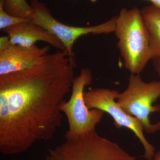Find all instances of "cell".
Segmentation results:
<instances>
[{
	"label": "cell",
	"instance_id": "obj_1",
	"mask_svg": "<svg viewBox=\"0 0 160 160\" xmlns=\"http://www.w3.org/2000/svg\"><path fill=\"white\" fill-rule=\"evenodd\" d=\"M74 58L66 50L43 56L27 69L0 76V152L18 154L54 136L71 91Z\"/></svg>",
	"mask_w": 160,
	"mask_h": 160
},
{
	"label": "cell",
	"instance_id": "obj_2",
	"mask_svg": "<svg viewBox=\"0 0 160 160\" xmlns=\"http://www.w3.org/2000/svg\"><path fill=\"white\" fill-rule=\"evenodd\" d=\"M116 36L125 67L132 74H139L151 59L150 37L141 10L122 9L117 16Z\"/></svg>",
	"mask_w": 160,
	"mask_h": 160
},
{
	"label": "cell",
	"instance_id": "obj_3",
	"mask_svg": "<svg viewBox=\"0 0 160 160\" xmlns=\"http://www.w3.org/2000/svg\"><path fill=\"white\" fill-rule=\"evenodd\" d=\"M45 160H136V158L95 130L48 149Z\"/></svg>",
	"mask_w": 160,
	"mask_h": 160
},
{
	"label": "cell",
	"instance_id": "obj_4",
	"mask_svg": "<svg viewBox=\"0 0 160 160\" xmlns=\"http://www.w3.org/2000/svg\"><path fill=\"white\" fill-rule=\"evenodd\" d=\"M92 78L90 69H82L73 80L70 98L65 100L60 107L68 120L69 127L65 135L66 140L77 138L94 131L102 119L105 112L99 109H89L84 99L85 87L91 84Z\"/></svg>",
	"mask_w": 160,
	"mask_h": 160
},
{
	"label": "cell",
	"instance_id": "obj_5",
	"mask_svg": "<svg viewBox=\"0 0 160 160\" xmlns=\"http://www.w3.org/2000/svg\"><path fill=\"white\" fill-rule=\"evenodd\" d=\"M160 98V81L146 82L139 74H131L126 90L119 93L116 101L127 114L137 118L144 131L152 134L160 130V121L152 124L150 114L160 112V105L153 103Z\"/></svg>",
	"mask_w": 160,
	"mask_h": 160
},
{
	"label": "cell",
	"instance_id": "obj_6",
	"mask_svg": "<svg viewBox=\"0 0 160 160\" xmlns=\"http://www.w3.org/2000/svg\"><path fill=\"white\" fill-rule=\"evenodd\" d=\"M119 93L116 89L94 88L84 92V99L89 109H100L111 116L117 128L124 127L132 131L142 145L143 157L146 160H152L156 153L155 148L145 136L143 126L139 120L127 114L116 101Z\"/></svg>",
	"mask_w": 160,
	"mask_h": 160
},
{
	"label": "cell",
	"instance_id": "obj_7",
	"mask_svg": "<svg viewBox=\"0 0 160 160\" xmlns=\"http://www.w3.org/2000/svg\"><path fill=\"white\" fill-rule=\"evenodd\" d=\"M30 5L33 9L32 22L56 37L71 57L74 58L72 48L75 42L80 37L89 34H108L114 32L115 30L117 16L97 26L76 27L60 22L52 17L45 4L38 0H31Z\"/></svg>",
	"mask_w": 160,
	"mask_h": 160
},
{
	"label": "cell",
	"instance_id": "obj_8",
	"mask_svg": "<svg viewBox=\"0 0 160 160\" xmlns=\"http://www.w3.org/2000/svg\"><path fill=\"white\" fill-rule=\"evenodd\" d=\"M49 49V46L39 47L34 45L26 47L12 44L0 51V76L29 68L48 53Z\"/></svg>",
	"mask_w": 160,
	"mask_h": 160
},
{
	"label": "cell",
	"instance_id": "obj_9",
	"mask_svg": "<svg viewBox=\"0 0 160 160\" xmlns=\"http://www.w3.org/2000/svg\"><path fill=\"white\" fill-rule=\"evenodd\" d=\"M12 45L29 47L38 41L49 43L59 50H66L59 39L41 26L31 22L19 23L3 30Z\"/></svg>",
	"mask_w": 160,
	"mask_h": 160
},
{
	"label": "cell",
	"instance_id": "obj_10",
	"mask_svg": "<svg viewBox=\"0 0 160 160\" xmlns=\"http://www.w3.org/2000/svg\"><path fill=\"white\" fill-rule=\"evenodd\" d=\"M143 21L150 37L149 48L152 59L160 58V9L153 5L141 10Z\"/></svg>",
	"mask_w": 160,
	"mask_h": 160
},
{
	"label": "cell",
	"instance_id": "obj_11",
	"mask_svg": "<svg viewBox=\"0 0 160 160\" xmlns=\"http://www.w3.org/2000/svg\"><path fill=\"white\" fill-rule=\"evenodd\" d=\"M4 9L15 17L31 19L33 15V9L26 0H4Z\"/></svg>",
	"mask_w": 160,
	"mask_h": 160
},
{
	"label": "cell",
	"instance_id": "obj_12",
	"mask_svg": "<svg viewBox=\"0 0 160 160\" xmlns=\"http://www.w3.org/2000/svg\"><path fill=\"white\" fill-rule=\"evenodd\" d=\"M31 21V19L15 17L8 14L4 9V0H0V29L1 30H4L19 23L29 22Z\"/></svg>",
	"mask_w": 160,
	"mask_h": 160
},
{
	"label": "cell",
	"instance_id": "obj_13",
	"mask_svg": "<svg viewBox=\"0 0 160 160\" xmlns=\"http://www.w3.org/2000/svg\"><path fill=\"white\" fill-rule=\"evenodd\" d=\"M12 45L9 38L7 36L0 38V51L7 49Z\"/></svg>",
	"mask_w": 160,
	"mask_h": 160
},
{
	"label": "cell",
	"instance_id": "obj_14",
	"mask_svg": "<svg viewBox=\"0 0 160 160\" xmlns=\"http://www.w3.org/2000/svg\"><path fill=\"white\" fill-rule=\"evenodd\" d=\"M154 69L158 75L160 77V58L154 59Z\"/></svg>",
	"mask_w": 160,
	"mask_h": 160
},
{
	"label": "cell",
	"instance_id": "obj_15",
	"mask_svg": "<svg viewBox=\"0 0 160 160\" xmlns=\"http://www.w3.org/2000/svg\"><path fill=\"white\" fill-rule=\"evenodd\" d=\"M149 1L152 3V5L160 9V0H149Z\"/></svg>",
	"mask_w": 160,
	"mask_h": 160
},
{
	"label": "cell",
	"instance_id": "obj_16",
	"mask_svg": "<svg viewBox=\"0 0 160 160\" xmlns=\"http://www.w3.org/2000/svg\"><path fill=\"white\" fill-rule=\"evenodd\" d=\"M152 160H160V149L157 152H156Z\"/></svg>",
	"mask_w": 160,
	"mask_h": 160
},
{
	"label": "cell",
	"instance_id": "obj_17",
	"mask_svg": "<svg viewBox=\"0 0 160 160\" xmlns=\"http://www.w3.org/2000/svg\"><path fill=\"white\" fill-rule=\"evenodd\" d=\"M89 1L92 2L94 3L95 2H96L97 0H89Z\"/></svg>",
	"mask_w": 160,
	"mask_h": 160
},
{
	"label": "cell",
	"instance_id": "obj_18",
	"mask_svg": "<svg viewBox=\"0 0 160 160\" xmlns=\"http://www.w3.org/2000/svg\"></svg>",
	"mask_w": 160,
	"mask_h": 160
}]
</instances>
